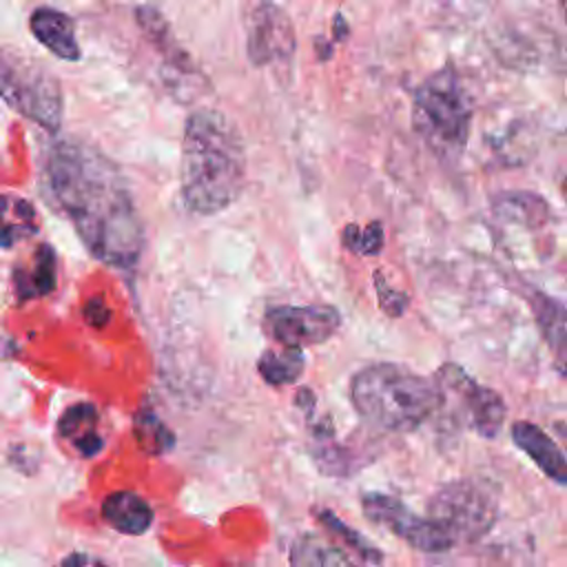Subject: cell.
Here are the masks:
<instances>
[{"label": "cell", "instance_id": "cell-23", "mask_svg": "<svg viewBox=\"0 0 567 567\" xmlns=\"http://www.w3.org/2000/svg\"><path fill=\"white\" fill-rule=\"evenodd\" d=\"M97 421V410L91 403H75L62 412L58 419V432L66 439H78L80 434H86L93 430Z\"/></svg>", "mask_w": 567, "mask_h": 567}, {"label": "cell", "instance_id": "cell-15", "mask_svg": "<svg viewBox=\"0 0 567 567\" xmlns=\"http://www.w3.org/2000/svg\"><path fill=\"white\" fill-rule=\"evenodd\" d=\"M290 567H361L339 545L328 543L323 536L306 532L299 534L288 549Z\"/></svg>", "mask_w": 567, "mask_h": 567}, {"label": "cell", "instance_id": "cell-28", "mask_svg": "<svg viewBox=\"0 0 567 567\" xmlns=\"http://www.w3.org/2000/svg\"><path fill=\"white\" fill-rule=\"evenodd\" d=\"M86 565V556L80 554V551H71L62 563L60 567H84Z\"/></svg>", "mask_w": 567, "mask_h": 567}, {"label": "cell", "instance_id": "cell-13", "mask_svg": "<svg viewBox=\"0 0 567 567\" xmlns=\"http://www.w3.org/2000/svg\"><path fill=\"white\" fill-rule=\"evenodd\" d=\"M104 520L120 534L140 536L153 525L151 505L133 492H113L102 503Z\"/></svg>", "mask_w": 567, "mask_h": 567}, {"label": "cell", "instance_id": "cell-14", "mask_svg": "<svg viewBox=\"0 0 567 567\" xmlns=\"http://www.w3.org/2000/svg\"><path fill=\"white\" fill-rule=\"evenodd\" d=\"M140 29L146 33V38L157 47V51L164 55L166 64H171L177 73H190L195 75L197 69L193 60L186 55V51L175 42L171 33V24L155 7H137L135 11Z\"/></svg>", "mask_w": 567, "mask_h": 567}, {"label": "cell", "instance_id": "cell-30", "mask_svg": "<svg viewBox=\"0 0 567 567\" xmlns=\"http://www.w3.org/2000/svg\"><path fill=\"white\" fill-rule=\"evenodd\" d=\"M95 567H106V565L104 563H95Z\"/></svg>", "mask_w": 567, "mask_h": 567}, {"label": "cell", "instance_id": "cell-7", "mask_svg": "<svg viewBox=\"0 0 567 567\" xmlns=\"http://www.w3.org/2000/svg\"><path fill=\"white\" fill-rule=\"evenodd\" d=\"M246 55L261 69H288L297 38L288 11L275 0H250L244 9Z\"/></svg>", "mask_w": 567, "mask_h": 567}, {"label": "cell", "instance_id": "cell-1", "mask_svg": "<svg viewBox=\"0 0 567 567\" xmlns=\"http://www.w3.org/2000/svg\"><path fill=\"white\" fill-rule=\"evenodd\" d=\"M44 182L95 259L115 268L137 264L144 226L131 190L111 159L89 144L62 140L47 153Z\"/></svg>", "mask_w": 567, "mask_h": 567}, {"label": "cell", "instance_id": "cell-29", "mask_svg": "<svg viewBox=\"0 0 567 567\" xmlns=\"http://www.w3.org/2000/svg\"><path fill=\"white\" fill-rule=\"evenodd\" d=\"M343 38H348V24H346L343 16L337 13L334 16V40H343Z\"/></svg>", "mask_w": 567, "mask_h": 567}, {"label": "cell", "instance_id": "cell-4", "mask_svg": "<svg viewBox=\"0 0 567 567\" xmlns=\"http://www.w3.org/2000/svg\"><path fill=\"white\" fill-rule=\"evenodd\" d=\"M474 115V102L454 69L425 78L414 93L412 126L425 146L443 162L463 155Z\"/></svg>", "mask_w": 567, "mask_h": 567}, {"label": "cell", "instance_id": "cell-27", "mask_svg": "<svg viewBox=\"0 0 567 567\" xmlns=\"http://www.w3.org/2000/svg\"><path fill=\"white\" fill-rule=\"evenodd\" d=\"M295 403H297V408H301L303 412H310V410L315 408V394H312V390H310V388H301V390H297V394H295Z\"/></svg>", "mask_w": 567, "mask_h": 567}, {"label": "cell", "instance_id": "cell-12", "mask_svg": "<svg viewBox=\"0 0 567 567\" xmlns=\"http://www.w3.org/2000/svg\"><path fill=\"white\" fill-rule=\"evenodd\" d=\"M31 33L40 44H44L53 55L66 62L80 60L82 51L75 38V24L73 20L58 9L51 7H40L31 13L29 18Z\"/></svg>", "mask_w": 567, "mask_h": 567}, {"label": "cell", "instance_id": "cell-9", "mask_svg": "<svg viewBox=\"0 0 567 567\" xmlns=\"http://www.w3.org/2000/svg\"><path fill=\"white\" fill-rule=\"evenodd\" d=\"M264 332L286 348H306L328 341L341 326L337 308L326 303L312 306H275L264 315Z\"/></svg>", "mask_w": 567, "mask_h": 567}, {"label": "cell", "instance_id": "cell-22", "mask_svg": "<svg viewBox=\"0 0 567 567\" xmlns=\"http://www.w3.org/2000/svg\"><path fill=\"white\" fill-rule=\"evenodd\" d=\"M343 244L348 250L359 255H377L383 248V226L379 221H370L363 230L354 224L346 226Z\"/></svg>", "mask_w": 567, "mask_h": 567}, {"label": "cell", "instance_id": "cell-16", "mask_svg": "<svg viewBox=\"0 0 567 567\" xmlns=\"http://www.w3.org/2000/svg\"><path fill=\"white\" fill-rule=\"evenodd\" d=\"M35 233L38 215L31 202L9 193L0 195V248H11Z\"/></svg>", "mask_w": 567, "mask_h": 567}, {"label": "cell", "instance_id": "cell-24", "mask_svg": "<svg viewBox=\"0 0 567 567\" xmlns=\"http://www.w3.org/2000/svg\"><path fill=\"white\" fill-rule=\"evenodd\" d=\"M374 288H377V295H379V303H381V308H383L388 315H392V317L403 315V310L408 308V301H410L408 295H403V292H399V290H392V288L383 281L381 272L374 275Z\"/></svg>", "mask_w": 567, "mask_h": 567}, {"label": "cell", "instance_id": "cell-10", "mask_svg": "<svg viewBox=\"0 0 567 567\" xmlns=\"http://www.w3.org/2000/svg\"><path fill=\"white\" fill-rule=\"evenodd\" d=\"M434 383L441 392H452L458 399H463L465 414L470 416V425L474 432H478L483 439H494L505 421L507 408L503 396L485 385H478L474 379L465 374L454 363H445L436 370Z\"/></svg>", "mask_w": 567, "mask_h": 567}, {"label": "cell", "instance_id": "cell-26", "mask_svg": "<svg viewBox=\"0 0 567 567\" xmlns=\"http://www.w3.org/2000/svg\"><path fill=\"white\" fill-rule=\"evenodd\" d=\"M73 445L80 450L82 456H95L102 450L104 443H102V436L95 430H91V432L80 434L78 439H73Z\"/></svg>", "mask_w": 567, "mask_h": 567}, {"label": "cell", "instance_id": "cell-2", "mask_svg": "<svg viewBox=\"0 0 567 567\" xmlns=\"http://www.w3.org/2000/svg\"><path fill=\"white\" fill-rule=\"evenodd\" d=\"M246 148L235 122L213 106L195 109L184 126L179 188L195 215H217L241 195Z\"/></svg>", "mask_w": 567, "mask_h": 567}, {"label": "cell", "instance_id": "cell-5", "mask_svg": "<svg viewBox=\"0 0 567 567\" xmlns=\"http://www.w3.org/2000/svg\"><path fill=\"white\" fill-rule=\"evenodd\" d=\"M0 97L42 128L60 131L62 91L58 80L31 60L4 49H0Z\"/></svg>", "mask_w": 567, "mask_h": 567}, {"label": "cell", "instance_id": "cell-6", "mask_svg": "<svg viewBox=\"0 0 567 567\" xmlns=\"http://www.w3.org/2000/svg\"><path fill=\"white\" fill-rule=\"evenodd\" d=\"M430 520L454 543L478 540L496 520L494 494L474 478H456L441 485L427 503Z\"/></svg>", "mask_w": 567, "mask_h": 567}, {"label": "cell", "instance_id": "cell-20", "mask_svg": "<svg viewBox=\"0 0 567 567\" xmlns=\"http://www.w3.org/2000/svg\"><path fill=\"white\" fill-rule=\"evenodd\" d=\"M315 518L337 538H341L354 554H359L365 563L372 565H381L383 563V554L381 549H377L363 534H359L357 529H352L350 525H346L337 514H332L330 509H315Z\"/></svg>", "mask_w": 567, "mask_h": 567}, {"label": "cell", "instance_id": "cell-11", "mask_svg": "<svg viewBox=\"0 0 567 567\" xmlns=\"http://www.w3.org/2000/svg\"><path fill=\"white\" fill-rule=\"evenodd\" d=\"M512 441L520 452H525L538 465V470L547 478H551L558 485L567 483L565 454L545 430H540L536 423L518 421L512 425Z\"/></svg>", "mask_w": 567, "mask_h": 567}, {"label": "cell", "instance_id": "cell-17", "mask_svg": "<svg viewBox=\"0 0 567 567\" xmlns=\"http://www.w3.org/2000/svg\"><path fill=\"white\" fill-rule=\"evenodd\" d=\"M13 286L20 299L42 297L55 290V250L49 244H40L29 270L16 268Z\"/></svg>", "mask_w": 567, "mask_h": 567}, {"label": "cell", "instance_id": "cell-19", "mask_svg": "<svg viewBox=\"0 0 567 567\" xmlns=\"http://www.w3.org/2000/svg\"><path fill=\"white\" fill-rule=\"evenodd\" d=\"M534 310H536L538 326H540L547 343L554 348L558 361H563V352H565V308H563V303L536 292Z\"/></svg>", "mask_w": 567, "mask_h": 567}, {"label": "cell", "instance_id": "cell-21", "mask_svg": "<svg viewBox=\"0 0 567 567\" xmlns=\"http://www.w3.org/2000/svg\"><path fill=\"white\" fill-rule=\"evenodd\" d=\"M133 434L137 439V445L146 454H164L173 447L175 436L173 432L151 412V410H140L133 419Z\"/></svg>", "mask_w": 567, "mask_h": 567}, {"label": "cell", "instance_id": "cell-25", "mask_svg": "<svg viewBox=\"0 0 567 567\" xmlns=\"http://www.w3.org/2000/svg\"><path fill=\"white\" fill-rule=\"evenodd\" d=\"M109 317H111V312H109L106 303H104L100 297L91 299V301L84 306V319H86L91 326H95V328L106 326Z\"/></svg>", "mask_w": 567, "mask_h": 567}, {"label": "cell", "instance_id": "cell-3", "mask_svg": "<svg viewBox=\"0 0 567 567\" xmlns=\"http://www.w3.org/2000/svg\"><path fill=\"white\" fill-rule=\"evenodd\" d=\"M357 414L385 432H412L441 408L434 379H425L399 363H372L350 381Z\"/></svg>", "mask_w": 567, "mask_h": 567}, {"label": "cell", "instance_id": "cell-8", "mask_svg": "<svg viewBox=\"0 0 567 567\" xmlns=\"http://www.w3.org/2000/svg\"><path fill=\"white\" fill-rule=\"evenodd\" d=\"M361 507L368 520L379 527L390 529L396 538L408 543L410 547L427 554L447 551L454 540L430 518L416 516L408 509L396 496L381 492H365L361 498Z\"/></svg>", "mask_w": 567, "mask_h": 567}, {"label": "cell", "instance_id": "cell-18", "mask_svg": "<svg viewBox=\"0 0 567 567\" xmlns=\"http://www.w3.org/2000/svg\"><path fill=\"white\" fill-rule=\"evenodd\" d=\"M306 368V359L301 348H286L266 350L257 361L259 377L270 385H288L295 383Z\"/></svg>", "mask_w": 567, "mask_h": 567}]
</instances>
